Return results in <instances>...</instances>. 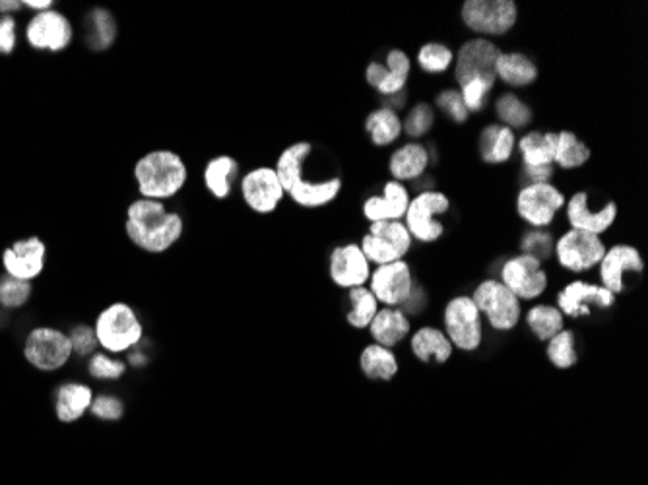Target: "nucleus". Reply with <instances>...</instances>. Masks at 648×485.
Wrapping results in <instances>:
<instances>
[{"mask_svg": "<svg viewBox=\"0 0 648 485\" xmlns=\"http://www.w3.org/2000/svg\"><path fill=\"white\" fill-rule=\"evenodd\" d=\"M185 218L171 210L167 202L134 198L125 210V235L130 243L146 255H163L171 251L185 235Z\"/></svg>", "mask_w": 648, "mask_h": 485, "instance_id": "nucleus-1", "label": "nucleus"}, {"mask_svg": "<svg viewBox=\"0 0 648 485\" xmlns=\"http://www.w3.org/2000/svg\"><path fill=\"white\" fill-rule=\"evenodd\" d=\"M315 146L307 140L293 142L284 148L276 160V173L284 187V193L305 210H317L332 204L342 193V179L340 177H326V179H305L303 171L307 160L313 156Z\"/></svg>", "mask_w": 648, "mask_h": 485, "instance_id": "nucleus-2", "label": "nucleus"}, {"mask_svg": "<svg viewBox=\"0 0 648 485\" xmlns=\"http://www.w3.org/2000/svg\"><path fill=\"white\" fill-rule=\"evenodd\" d=\"M132 181L140 198L169 202L187 187L189 165L179 152L156 148L134 162Z\"/></svg>", "mask_w": 648, "mask_h": 485, "instance_id": "nucleus-3", "label": "nucleus"}, {"mask_svg": "<svg viewBox=\"0 0 648 485\" xmlns=\"http://www.w3.org/2000/svg\"><path fill=\"white\" fill-rule=\"evenodd\" d=\"M94 332L101 352L121 357L130 354L144 340V323L125 301H115L99 311Z\"/></svg>", "mask_w": 648, "mask_h": 485, "instance_id": "nucleus-4", "label": "nucleus"}, {"mask_svg": "<svg viewBox=\"0 0 648 485\" xmlns=\"http://www.w3.org/2000/svg\"><path fill=\"white\" fill-rule=\"evenodd\" d=\"M24 357L41 373L61 371L74 357L68 332L55 326H35L24 340Z\"/></svg>", "mask_w": 648, "mask_h": 485, "instance_id": "nucleus-5", "label": "nucleus"}, {"mask_svg": "<svg viewBox=\"0 0 648 485\" xmlns=\"http://www.w3.org/2000/svg\"><path fill=\"white\" fill-rule=\"evenodd\" d=\"M460 16L470 32L487 39L511 32L519 20V8L513 0H468Z\"/></svg>", "mask_w": 648, "mask_h": 485, "instance_id": "nucleus-6", "label": "nucleus"}, {"mask_svg": "<svg viewBox=\"0 0 648 485\" xmlns=\"http://www.w3.org/2000/svg\"><path fill=\"white\" fill-rule=\"evenodd\" d=\"M74 37L76 30L72 20L57 8L33 14L24 28L28 47L37 53H65Z\"/></svg>", "mask_w": 648, "mask_h": 485, "instance_id": "nucleus-7", "label": "nucleus"}, {"mask_svg": "<svg viewBox=\"0 0 648 485\" xmlns=\"http://www.w3.org/2000/svg\"><path fill=\"white\" fill-rule=\"evenodd\" d=\"M412 235L404 222H375L369 224V233L363 235L359 247L369 264L383 266L404 260L412 249Z\"/></svg>", "mask_w": 648, "mask_h": 485, "instance_id": "nucleus-8", "label": "nucleus"}, {"mask_svg": "<svg viewBox=\"0 0 648 485\" xmlns=\"http://www.w3.org/2000/svg\"><path fill=\"white\" fill-rule=\"evenodd\" d=\"M449 208H451V200L447 194L439 191H423L410 200L402 222L408 227L412 239L420 243H435L445 233V226L437 220V216L447 214Z\"/></svg>", "mask_w": 648, "mask_h": 485, "instance_id": "nucleus-9", "label": "nucleus"}, {"mask_svg": "<svg viewBox=\"0 0 648 485\" xmlns=\"http://www.w3.org/2000/svg\"><path fill=\"white\" fill-rule=\"evenodd\" d=\"M501 55V49L486 37H474L460 45L454 53V80L464 86L470 80H489L497 82L495 63Z\"/></svg>", "mask_w": 648, "mask_h": 485, "instance_id": "nucleus-10", "label": "nucleus"}, {"mask_svg": "<svg viewBox=\"0 0 648 485\" xmlns=\"http://www.w3.org/2000/svg\"><path fill=\"white\" fill-rule=\"evenodd\" d=\"M472 301L495 330L507 332L519 324L520 299L499 280L482 282L474 291Z\"/></svg>", "mask_w": 648, "mask_h": 485, "instance_id": "nucleus-11", "label": "nucleus"}, {"mask_svg": "<svg viewBox=\"0 0 648 485\" xmlns=\"http://www.w3.org/2000/svg\"><path fill=\"white\" fill-rule=\"evenodd\" d=\"M239 193L245 206L259 216L274 214L286 198L276 169L268 165L247 171L239 181Z\"/></svg>", "mask_w": 648, "mask_h": 485, "instance_id": "nucleus-12", "label": "nucleus"}, {"mask_svg": "<svg viewBox=\"0 0 648 485\" xmlns=\"http://www.w3.org/2000/svg\"><path fill=\"white\" fill-rule=\"evenodd\" d=\"M445 334L453 348L474 352L482 346V315L472 297H454L445 307Z\"/></svg>", "mask_w": 648, "mask_h": 485, "instance_id": "nucleus-13", "label": "nucleus"}, {"mask_svg": "<svg viewBox=\"0 0 648 485\" xmlns=\"http://www.w3.org/2000/svg\"><path fill=\"white\" fill-rule=\"evenodd\" d=\"M557 262L569 272H588L598 266L606 255V245L600 235H592L579 229L565 231L553 245Z\"/></svg>", "mask_w": 648, "mask_h": 485, "instance_id": "nucleus-14", "label": "nucleus"}, {"mask_svg": "<svg viewBox=\"0 0 648 485\" xmlns=\"http://www.w3.org/2000/svg\"><path fill=\"white\" fill-rule=\"evenodd\" d=\"M565 208V194L551 183H534L520 189L517 196V212L520 218L534 227L551 226L555 216Z\"/></svg>", "mask_w": 648, "mask_h": 485, "instance_id": "nucleus-15", "label": "nucleus"}, {"mask_svg": "<svg viewBox=\"0 0 648 485\" xmlns=\"http://www.w3.org/2000/svg\"><path fill=\"white\" fill-rule=\"evenodd\" d=\"M0 264L6 276L33 284V280L39 278L45 270L47 243L37 235L18 239L2 251Z\"/></svg>", "mask_w": 648, "mask_h": 485, "instance_id": "nucleus-16", "label": "nucleus"}, {"mask_svg": "<svg viewBox=\"0 0 648 485\" xmlns=\"http://www.w3.org/2000/svg\"><path fill=\"white\" fill-rule=\"evenodd\" d=\"M369 291L375 299L387 307H396L408 301L414 291L412 270L406 260H396L390 264L377 266L369 278Z\"/></svg>", "mask_w": 648, "mask_h": 485, "instance_id": "nucleus-17", "label": "nucleus"}, {"mask_svg": "<svg viewBox=\"0 0 648 485\" xmlns=\"http://www.w3.org/2000/svg\"><path fill=\"white\" fill-rule=\"evenodd\" d=\"M501 284L507 286L519 299L530 301L546 291L548 274L540 260L530 255H519L503 264Z\"/></svg>", "mask_w": 648, "mask_h": 485, "instance_id": "nucleus-18", "label": "nucleus"}, {"mask_svg": "<svg viewBox=\"0 0 648 485\" xmlns=\"http://www.w3.org/2000/svg\"><path fill=\"white\" fill-rule=\"evenodd\" d=\"M614 303H616V295L612 291L583 280L567 284L557 295V309L561 311V315L573 319L588 317L592 309L606 311L614 307Z\"/></svg>", "mask_w": 648, "mask_h": 485, "instance_id": "nucleus-19", "label": "nucleus"}, {"mask_svg": "<svg viewBox=\"0 0 648 485\" xmlns=\"http://www.w3.org/2000/svg\"><path fill=\"white\" fill-rule=\"evenodd\" d=\"M328 274L338 288L350 291L369 282L371 264L365 259L359 245L348 243L332 249L328 257Z\"/></svg>", "mask_w": 648, "mask_h": 485, "instance_id": "nucleus-20", "label": "nucleus"}, {"mask_svg": "<svg viewBox=\"0 0 648 485\" xmlns=\"http://www.w3.org/2000/svg\"><path fill=\"white\" fill-rule=\"evenodd\" d=\"M410 70H412L410 57L400 49H392L387 53L385 65L377 61L367 65L365 80L381 96H398L408 84Z\"/></svg>", "mask_w": 648, "mask_h": 485, "instance_id": "nucleus-21", "label": "nucleus"}, {"mask_svg": "<svg viewBox=\"0 0 648 485\" xmlns=\"http://www.w3.org/2000/svg\"><path fill=\"white\" fill-rule=\"evenodd\" d=\"M598 266L602 286L614 295L625 288V274H641L645 270L641 253L631 245H614L612 249H606V255Z\"/></svg>", "mask_w": 648, "mask_h": 485, "instance_id": "nucleus-22", "label": "nucleus"}, {"mask_svg": "<svg viewBox=\"0 0 648 485\" xmlns=\"http://www.w3.org/2000/svg\"><path fill=\"white\" fill-rule=\"evenodd\" d=\"M410 193L404 183L389 181L381 196H369L363 202V216L369 224L375 222H402L410 204Z\"/></svg>", "mask_w": 648, "mask_h": 485, "instance_id": "nucleus-23", "label": "nucleus"}, {"mask_svg": "<svg viewBox=\"0 0 648 485\" xmlns=\"http://www.w3.org/2000/svg\"><path fill=\"white\" fill-rule=\"evenodd\" d=\"M616 218V202H608L598 212H592L588 206V194L584 191L573 194L571 200L567 202V220L571 224V229H579L592 235H602L614 226Z\"/></svg>", "mask_w": 648, "mask_h": 485, "instance_id": "nucleus-24", "label": "nucleus"}, {"mask_svg": "<svg viewBox=\"0 0 648 485\" xmlns=\"http://www.w3.org/2000/svg\"><path fill=\"white\" fill-rule=\"evenodd\" d=\"M84 43L92 53H107L119 37V24L111 10L94 6L84 16Z\"/></svg>", "mask_w": 648, "mask_h": 485, "instance_id": "nucleus-25", "label": "nucleus"}, {"mask_svg": "<svg viewBox=\"0 0 648 485\" xmlns=\"http://www.w3.org/2000/svg\"><path fill=\"white\" fill-rule=\"evenodd\" d=\"M94 388L86 383L68 381L55 392V416L61 423H76L82 420L94 402Z\"/></svg>", "mask_w": 648, "mask_h": 485, "instance_id": "nucleus-26", "label": "nucleus"}, {"mask_svg": "<svg viewBox=\"0 0 648 485\" xmlns=\"http://www.w3.org/2000/svg\"><path fill=\"white\" fill-rule=\"evenodd\" d=\"M237 179H239V162L227 154L208 160L202 169L204 189L216 200H227L233 193V185Z\"/></svg>", "mask_w": 648, "mask_h": 485, "instance_id": "nucleus-27", "label": "nucleus"}, {"mask_svg": "<svg viewBox=\"0 0 648 485\" xmlns=\"http://www.w3.org/2000/svg\"><path fill=\"white\" fill-rule=\"evenodd\" d=\"M538 66L536 63L517 51H501L495 63V76L511 86V88H526L536 82L538 78Z\"/></svg>", "mask_w": 648, "mask_h": 485, "instance_id": "nucleus-28", "label": "nucleus"}, {"mask_svg": "<svg viewBox=\"0 0 648 485\" xmlns=\"http://www.w3.org/2000/svg\"><path fill=\"white\" fill-rule=\"evenodd\" d=\"M478 146H480V156L484 162L491 163V165L509 162L517 148L515 130L503 127L499 123H491L482 129Z\"/></svg>", "mask_w": 648, "mask_h": 485, "instance_id": "nucleus-29", "label": "nucleus"}, {"mask_svg": "<svg viewBox=\"0 0 648 485\" xmlns=\"http://www.w3.org/2000/svg\"><path fill=\"white\" fill-rule=\"evenodd\" d=\"M429 165V152L427 148L418 144V142H408L400 146L392 156H390L389 171L394 177L392 181L404 183V181H414L422 177Z\"/></svg>", "mask_w": 648, "mask_h": 485, "instance_id": "nucleus-30", "label": "nucleus"}, {"mask_svg": "<svg viewBox=\"0 0 648 485\" xmlns=\"http://www.w3.org/2000/svg\"><path fill=\"white\" fill-rule=\"evenodd\" d=\"M369 332L375 344L390 350L410 334V321L402 311L385 307L377 311L375 319L369 324Z\"/></svg>", "mask_w": 648, "mask_h": 485, "instance_id": "nucleus-31", "label": "nucleus"}, {"mask_svg": "<svg viewBox=\"0 0 648 485\" xmlns=\"http://www.w3.org/2000/svg\"><path fill=\"white\" fill-rule=\"evenodd\" d=\"M410 348L423 363H447L453 356V344L447 334L431 326H423L412 336Z\"/></svg>", "mask_w": 648, "mask_h": 485, "instance_id": "nucleus-32", "label": "nucleus"}, {"mask_svg": "<svg viewBox=\"0 0 648 485\" xmlns=\"http://www.w3.org/2000/svg\"><path fill=\"white\" fill-rule=\"evenodd\" d=\"M555 146H557V132H540V130L526 132L517 142L522 162L526 167L553 165Z\"/></svg>", "mask_w": 648, "mask_h": 485, "instance_id": "nucleus-33", "label": "nucleus"}, {"mask_svg": "<svg viewBox=\"0 0 648 485\" xmlns=\"http://www.w3.org/2000/svg\"><path fill=\"white\" fill-rule=\"evenodd\" d=\"M365 132L373 146L385 148L402 136V119L398 117L396 109L379 107L367 115Z\"/></svg>", "mask_w": 648, "mask_h": 485, "instance_id": "nucleus-34", "label": "nucleus"}, {"mask_svg": "<svg viewBox=\"0 0 648 485\" xmlns=\"http://www.w3.org/2000/svg\"><path fill=\"white\" fill-rule=\"evenodd\" d=\"M359 367L371 381H390L398 373V361L389 348L379 344L367 346L359 356Z\"/></svg>", "mask_w": 648, "mask_h": 485, "instance_id": "nucleus-35", "label": "nucleus"}, {"mask_svg": "<svg viewBox=\"0 0 648 485\" xmlns=\"http://www.w3.org/2000/svg\"><path fill=\"white\" fill-rule=\"evenodd\" d=\"M590 148L583 140L571 132V130H559L557 132V146H555V158L553 163L561 169H579L584 163L590 162Z\"/></svg>", "mask_w": 648, "mask_h": 485, "instance_id": "nucleus-36", "label": "nucleus"}, {"mask_svg": "<svg viewBox=\"0 0 648 485\" xmlns=\"http://www.w3.org/2000/svg\"><path fill=\"white\" fill-rule=\"evenodd\" d=\"M495 113L501 121L499 125L509 127L511 130L526 129L532 123V109L513 92L497 97Z\"/></svg>", "mask_w": 648, "mask_h": 485, "instance_id": "nucleus-37", "label": "nucleus"}, {"mask_svg": "<svg viewBox=\"0 0 648 485\" xmlns=\"http://www.w3.org/2000/svg\"><path fill=\"white\" fill-rule=\"evenodd\" d=\"M526 324L538 340H551L557 332L563 330V315L557 307L536 305L526 313Z\"/></svg>", "mask_w": 648, "mask_h": 485, "instance_id": "nucleus-38", "label": "nucleus"}, {"mask_svg": "<svg viewBox=\"0 0 648 485\" xmlns=\"http://www.w3.org/2000/svg\"><path fill=\"white\" fill-rule=\"evenodd\" d=\"M348 299H350V313L346 317L348 324L357 330L369 328V324L379 311V301L375 299V295L369 291V288L361 286V288L350 290Z\"/></svg>", "mask_w": 648, "mask_h": 485, "instance_id": "nucleus-39", "label": "nucleus"}, {"mask_svg": "<svg viewBox=\"0 0 648 485\" xmlns=\"http://www.w3.org/2000/svg\"><path fill=\"white\" fill-rule=\"evenodd\" d=\"M86 369H88V375L96 381L115 383L127 375L129 363L121 357L111 356L105 352H96L94 356L88 357Z\"/></svg>", "mask_w": 648, "mask_h": 485, "instance_id": "nucleus-40", "label": "nucleus"}, {"mask_svg": "<svg viewBox=\"0 0 648 485\" xmlns=\"http://www.w3.org/2000/svg\"><path fill=\"white\" fill-rule=\"evenodd\" d=\"M454 63V51L447 45L431 41L425 43L418 51V65L427 74H443L447 72Z\"/></svg>", "mask_w": 648, "mask_h": 485, "instance_id": "nucleus-41", "label": "nucleus"}, {"mask_svg": "<svg viewBox=\"0 0 648 485\" xmlns=\"http://www.w3.org/2000/svg\"><path fill=\"white\" fill-rule=\"evenodd\" d=\"M33 295L32 282H22L10 276L0 278V307L4 311H16L30 303Z\"/></svg>", "mask_w": 648, "mask_h": 485, "instance_id": "nucleus-42", "label": "nucleus"}, {"mask_svg": "<svg viewBox=\"0 0 648 485\" xmlns=\"http://www.w3.org/2000/svg\"><path fill=\"white\" fill-rule=\"evenodd\" d=\"M548 357L553 367L557 369H571L577 363V346H575V334L571 330L557 332L551 340H548Z\"/></svg>", "mask_w": 648, "mask_h": 485, "instance_id": "nucleus-43", "label": "nucleus"}, {"mask_svg": "<svg viewBox=\"0 0 648 485\" xmlns=\"http://www.w3.org/2000/svg\"><path fill=\"white\" fill-rule=\"evenodd\" d=\"M435 125V113L427 103H418L414 105L404 123H402V132H406L410 138H422Z\"/></svg>", "mask_w": 648, "mask_h": 485, "instance_id": "nucleus-44", "label": "nucleus"}, {"mask_svg": "<svg viewBox=\"0 0 648 485\" xmlns=\"http://www.w3.org/2000/svg\"><path fill=\"white\" fill-rule=\"evenodd\" d=\"M495 88V82L489 80H470L464 86L458 88L464 107L468 109V113H478L486 107L487 97L491 94V90Z\"/></svg>", "mask_w": 648, "mask_h": 485, "instance_id": "nucleus-45", "label": "nucleus"}, {"mask_svg": "<svg viewBox=\"0 0 648 485\" xmlns=\"http://www.w3.org/2000/svg\"><path fill=\"white\" fill-rule=\"evenodd\" d=\"M90 414L101 421L123 420V416H125V402L119 396L111 394V392L96 394L94 396V402L90 406Z\"/></svg>", "mask_w": 648, "mask_h": 485, "instance_id": "nucleus-46", "label": "nucleus"}, {"mask_svg": "<svg viewBox=\"0 0 648 485\" xmlns=\"http://www.w3.org/2000/svg\"><path fill=\"white\" fill-rule=\"evenodd\" d=\"M68 338H70L72 352L76 357H86L88 359V357L94 356L98 352V338H96L94 326L76 324V326L70 328Z\"/></svg>", "mask_w": 648, "mask_h": 485, "instance_id": "nucleus-47", "label": "nucleus"}, {"mask_svg": "<svg viewBox=\"0 0 648 485\" xmlns=\"http://www.w3.org/2000/svg\"><path fill=\"white\" fill-rule=\"evenodd\" d=\"M435 105L458 125H462V123H466L470 119V113L464 107V101H462V96H460L458 90H443L441 94H437V97H435Z\"/></svg>", "mask_w": 648, "mask_h": 485, "instance_id": "nucleus-48", "label": "nucleus"}, {"mask_svg": "<svg viewBox=\"0 0 648 485\" xmlns=\"http://www.w3.org/2000/svg\"><path fill=\"white\" fill-rule=\"evenodd\" d=\"M20 32L14 16H0V55L10 57L18 49Z\"/></svg>", "mask_w": 648, "mask_h": 485, "instance_id": "nucleus-49", "label": "nucleus"}, {"mask_svg": "<svg viewBox=\"0 0 648 485\" xmlns=\"http://www.w3.org/2000/svg\"><path fill=\"white\" fill-rule=\"evenodd\" d=\"M522 255H530L534 259L542 260L548 259L551 253V235L550 233H542V231H534L530 235L524 237L522 241Z\"/></svg>", "mask_w": 648, "mask_h": 485, "instance_id": "nucleus-50", "label": "nucleus"}, {"mask_svg": "<svg viewBox=\"0 0 648 485\" xmlns=\"http://www.w3.org/2000/svg\"><path fill=\"white\" fill-rule=\"evenodd\" d=\"M524 177L530 181L528 185L550 183L551 177H553V167L551 165L548 167H526L524 165Z\"/></svg>", "mask_w": 648, "mask_h": 485, "instance_id": "nucleus-51", "label": "nucleus"}, {"mask_svg": "<svg viewBox=\"0 0 648 485\" xmlns=\"http://www.w3.org/2000/svg\"><path fill=\"white\" fill-rule=\"evenodd\" d=\"M22 6L32 10L33 14H39V12L55 8V2L53 0H22Z\"/></svg>", "mask_w": 648, "mask_h": 485, "instance_id": "nucleus-52", "label": "nucleus"}, {"mask_svg": "<svg viewBox=\"0 0 648 485\" xmlns=\"http://www.w3.org/2000/svg\"><path fill=\"white\" fill-rule=\"evenodd\" d=\"M22 8V0H0V16H14Z\"/></svg>", "mask_w": 648, "mask_h": 485, "instance_id": "nucleus-53", "label": "nucleus"}]
</instances>
